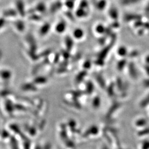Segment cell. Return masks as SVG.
Segmentation results:
<instances>
[{
	"label": "cell",
	"mask_w": 149,
	"mask_h": 149,
	"mask_svg": "<svg viewBox=\"0 0 149 149\" xmlns=\"http://www.w3.org/2000/svg\"><path fill=\"white\" fill-rule=\"evenodd\" d=\"M73 36L74 37L77 39H80L84 36V31L81 29L80 28L76 29L73 32Z\"/></svg>",
	"instance_id": "cell-1"
},
{
	"label": "cell",
	"mask_w": 149,
	"mask_h": 149,
	"mask_svg": "<svg viewBox=\"0 0 149 149\" xmlns=\"http://www.w3.org/2000/svg\"><path fill=\"white\" fill-rule=\"evenodd\" d=\"M66 24L64 22H61L56 26V31L59 33H63L66 29Z\"/></svg>",
	"instance_id": "cell-2"
},
{
	"label": "cell",
	"mask_w": 149,
	"mask_h": 149,
	"mask_svg": "<svg viewBox=\"0 0 149 149\" xmlns=\"http://www.w3.org/2000/svg\"><path fill=\"white\" fill-rule=\"evenodd\" d=\"M129 71H130V73L131 74H132V76L133 77H135V72L136 71H134V66H130V68H129Z\"/></svg>",
	"instance_id": "cell-3"
},
{
	"label": "cell",
	"mask_w": 149,
	"mask_h": 149,
	"mask_svg": "<svg viewBox=\"0 0 149 149\" xmlns=\"http://www.w3.org/2000/svg\"><path fill=\"white\" fill-rule=\"evenodd\" d=\"M136 124L138 125L139 126H143L146 124V120H144V119H141V120H139V121L137 122L136 123Z\"/></svg>",
	"instance_id": "cell-4"
},
{
	"label": "cell",
	"mask_w": 149,
	"mask_h": 149,
	"mask_svg": "<svg viewBox=\"0 0 149 149\" xmlns=\"http://www.w3.org/2000/svg\"><path fill=\"white\" fill-rule=\"evenodd\" d=\"M143 149H149V142H145L143 144Z\"/></svg>",
	"instance_id": "cell-5"
},
{
	"label": "cell",
	"mask_w": 149,
	"mask_h": 149,
	"mask_svg": "<svg viewBox=\"0 0 149 149\" xmlns=\"http://www.w3.org/2000/svg\"><path fill=\"white\" fill-rule=\"evenodd\" d=\"M144 101H146L145 102H143V103H141V106H145V105H146V104H148V103H149V97H148L146 100H144Z\"/></svg>",
	"instance_id": "cell-6"
},
{
	"label": "cell",
	"mask_w": 149,
	"mask_h": 149,
	"mask_svg": "<svg viewBox=\"0 0 149 149\" xmlns=\"http://www.w3.org/2000/svg\"><path fill=\"white\" fill-rule=\"evenodd\" d=\"M141 133L140 134V135H144V134H147L149 133V129H146V130H144L143 131H142L141 132Z\"/></svg>",
	"instance_id": "cell-7"
},
{
	"label": "cell",
	"mask_w": 149,
	"mask_h": 149,
	"mask_svg": "<svg viewBox=\"0 0 149 149\" xmlns=\"http://www.w3.org/2000/svg\"><path fill=\"white\" fill-rule=\"evenodd\" d=\"M4 24H5V22L3 20H2V19H0V29L2 28V27H1L2 26H4Z\"/></svg>",
	"instance_id": "cell-8"
},
{
	"label": "cell",
	"mask_w": 149,
	"mask_h": 149,
	"mask_svg": "<svg viewBox=\"0 0 149 149\" xmlns=\"http://www.w3.org/2000/svg\"><path fill=\"white\" fill-rule=\"evenodd\" d=\"M146 60H147V61L148 62V63H149V56L147 58V59H146Z\"/></svg>",
	"instance_id": "cell-9"
}]
</instances>
